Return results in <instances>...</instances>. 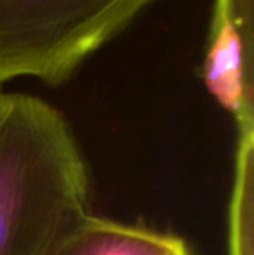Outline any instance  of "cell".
<instances>
[{"label": "cell", "instance_id": "cell-3", "mask_svg": "<svg viewBox=\"0 0 254 255\" xmlns=\"http://www.w3.org/2000/svg\"><path fill=\"white\" fill-rule=\"evenodd\" d=\"M253 0H214L204 78L239 125V134L253 125Z\"/></svg>", "mask_w": 254, "mask_h": 255}, {"label": "cell", "instance_id": "cell-4", "mask_svg": "<svg viewBox=\"0 0 254 255\" xmlns=\"http://www.w3.org/2000/svg\"><path fill=\"white\" fill-rule=\"evenodd\" d=\"M45 255H193L183 238L89 214Z\"/></svg>", "mask_w": 254, "mask_h": 255}, {"label": "cell", "instance_id": "cell-1", "mask_svg": "<svg viewBox=\"0 0 254 255\" xmlns=\"http://www.w3.org/2000/svg\"><path fill=\"white\" fill-rule=\"evenodd\" d=\"M91 214V177L52 104L0 92V255H45Z\"/></svg>", "mask_w": 254, "mask_h": 255}, {"label": "cell", "instance_id": "cell-5", "mask_svg": "<svg viewBox=\"0 0 254 255\" xmlns=\"http://www.w3.org/2000/svg\"><path fill=\"white\" fill-rule=\"evenodd\" d=\"M230 255H253L254 238V135L239 134L230 200Z\"/></svg>", "mask_w": 254, "mask_h": 255}, {"label": "cell", "instance_id": "cell-2", "mask_svg": "<svg viewBox=\"0 0 254 255\" xmlns=\"http://www.w3.org/2000/svg\"><path fill=\"white\" fill-rule=\"evenodd\" d=\"M155 0H0V85H59Z\"/></svg>", "mask_w": 254, "mask_h": 255}]
</instances>
